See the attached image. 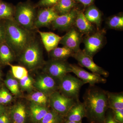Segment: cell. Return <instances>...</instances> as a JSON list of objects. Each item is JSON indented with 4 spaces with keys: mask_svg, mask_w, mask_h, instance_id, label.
Here are the masks:
<instances>
[{
    "mask_svg": "<svg viewBox=\"0 0 123 123\" xmlns=\"http://www.w3.org/2000/svg\"><path fill=\"white\" fill-rule=\"evenodd\" d=\"M86 117L90 123H104L108 109L106 92L98 87L90 86L83 97Z\"/></svg>",
    "mask_w": 123,
    "mask_h": 123,
    "instance_id": "1",
    "label": "cell"
},
{
    "mask_svg": "<svg viewBox=\"0 0 123 123\" xmlns=\"http://www.w3.org/2000/svg\"><path fill=\"white\" fill-rule=\"evenodd\" d=\"M5 27V42L18 56L34 39L32 31L25 29L14 20H4Z\"/></svg>",
    "mask_w": 123,
    "mask_h": 123,
    "instance_id": "2",
    "label": "cell"
},
{
    "mask_svg": "<svg viewBox=\"0 0 123 123\" xmlns=\"http://www.w3.org/2000/svg\"><path fill=\"white\" fill-rule=\"evenodd\" d=\"M18 56L20 62L29 70L35 69L45 63L42 46L35 38Z\"/></svg>",
    "mask_w": 123,
    "mask_h": 123,
    "instance_id": "3",
    "label": "cell"
},
{
    "mask_svg": "<svg viewBox=\"0 0 123 123\" xmlns=\"http://www.w3.org/2000/svg\"><path fill=\"white\" fill-rule=\"evenodd\" d=\"M37 13L35 8L28 3H20L15 8L14 20L28 30H34Z\"/></svg>",
    "mask_w": 123,
    "mask_h": 123,
    "instance_id": "4",
    "label": "cell"
},
{
    "mask_svg": "<svg viewBox=\"0 0 123 123\" xmlns=\"http://www.w3.org/2000/svg\"><path fill=\"white\" fill-rule=\"evenodd\" d=\"M84 85L80 79L68 73L59 82L58 91L65 97L78 100L80 90Z\"/></svg>",
    "mask_w": 123,
    "mask_h": 123,
    "instance_id": "5",
    "label": "cell"
},
{
    "mask_svg": "<svg viewBox=\"0 0 123 123\" xmlns=\"http://www.w3.org/2000/svg\"><path fill=\"white\" fill-rule=\"evenodd\" d=\"M70 64L67 61L51 59L45 62L43 70L44 73L59 82L68 74L72 73Z\"/></svg>",
    "mask_w": 123,
    "mask_h": 123,
    "instance_id": "6",
    "label": "cell"
},
{
    "mask_svg": "<svg viewBox=\"0 0 123 123\" xmlns=\"http://www.w3.org/2000/svg\"><path fill=\"white\" fill-rule=\"evenodd\" d=\"M105 33L104 30H98L92 34L86 35L82 40L85 45L83 50L93 58L103 47Z\"/></svg>",
    "mask_w": 123,
    "mask_h": 123,
    "instance_id": "7",
    "label": "cell"
},
{
    "mask_svg": "<svg viewBox=\"0 0 123 123\" xmlns=\"http://www.w3.org/2000/svg\"><path fill=\"white\" fill-rule=\"evenodd\" d=\"M49 106L60 115L65 117L71 108L78 100L64 96L58 91L49 96Z\"/></svg>",
    "mask_w": 123,
    "mask_h": 123,
    "instance_id": "8",
    "label": "cell"
},
{
    "mask_svg": "<svg viewBox=\"0 0 123 123\" xmlns=\"http://www.w3.org/2000/svg\"><path fill=\"white\" fill-rule=\"evenodd\" d=\"M72 57L76 60L78 63L82 67H85L90 70L92 73L107 77L109 73L94 63L93 57L87 55L84 50L80 49L75 52Z\"/></svg>",
    "mask_w": 123,
    "mask_h": 123,
    "instance_id": "9",
    "label": "cell"
},
{
    "mask_svg": "<svg viewBox=\"0 0 123 123\" xmlns=\"http://www.w3.org/2000/svg\"><path fill=\"white\" fill-rule=\"evenodd\" d=\"M82 35V34L73 26L67 31L66 34L62 37L60 43L75 53L80 49V46L83 40Z\"/></svg>",
    "mask_w": 123,
    "mask_h": 123,
    "instance_id": "10",
    "label": "cell"
},
{
    "mask_svg": "<svg viewBox=\"0 0 123 123\" xmlns=\"http://www.w3.org/2000/svg\"><path fill=\"white\" fill-rule=\"evenodd\" d=\"M72 72L83 82L85 84H88L94 86L97 84H105L107 80L101 75L93 73H90L75 64H70Z\"/></svg>",
    "mask_w": 123,
    "mask_h": 123,
    "instance_id": "11",
    "label": "cell"
},
{
    "mask_svg": "<svg viewBox=\"0 0 123 123\" xmlns=\"http://www.w3.org/2000/svg\"><path fill=\"white\" fill-rule=\"evenodd\" d=\"M34 86L39 91L49 96L58 91V84L51 77L44 73L40 75L34 83Z\"/></svg>",
    "mask_w": 123,
    "mask_h": 123,
    "instance_id": "12",
    "label": "cell"
},
{
    "mask_svg": "<svg viewBox=\"0 0 123 123\" xmlns=\"http://www.w3.org/2000/svg\"><path fill=\"white\" fill-rule=\"evenodd\" d=\"M58 15L54 7L41 9L37 13L34 24L35 29L49 26Z\"/></svg>",
    "mask_w": 123,
    "mask_h": 123,
    "instance_id": "13",
    "label": "cell"
},
{
    "mask_svg": "<svg viewBox=\"0 0 123 123\" xmlns=\"http://www.w3.org/2000/svg\"><path fill=\"white\" fill-rule=\"evenodd\" d=\"M77 10L73 9L69 12L59 15L51 25L55 30L68 31L74 26Z\"/></svg>",
    "mask_w": 123,
    "mask_h": 123,
    "instance_id": "14",
    "label": "cell"
},
{
    "mask_svg": "<svg viewBox=\"0 0 123 123\" xmlns=\"http://www.w3.org/2000/svg\"><path fill=\"white\" fill-rule=\"evenodd\" d=\"M42 43L46 51L49 53L57 47L62 37L51 32H44L37 30Z\"/></svg>",
    "mask_w": 123,
    "mask_h": 123,
    "instance_id": "15",
    "label": "cell"
},
{
    "mask_svg": "<svg viewBox=\"0 0 123 123\" xmlns=\"http://www.w3.org/2000/svg\"><path fill=\"white\" fill-rule=\"evenodd\" d=\"M74 25L82 34H90L96 31L93 25L86 18L84 13L78 10Z\"/></svg>",
    "mask_w": 123,
    "mask_h": 123,
    "instance_id": "16",
    "label": "cell"
},
{
    "mask_svg": "<svg viewBox=\"0 0 123 123\" xmlns=\"http://www.w3.org/2000/svg\"><path fill=\"white\" fill-rule=\"evenodd\" d=\"M86 117L84 104L78 99L71 108L65 118V121L81 122L83 118Z\"/></svg>",
    "mask_w": 123,
    "mask_h": 123,
    "instance_id": "17",
    "label": "cell"
},
{
    "mask_svg": "<svg viewBox=\"0 0 123 123\" xmlns=\"http://www.w3.org/2000/svg\"><path fill=\"white\" fill-rule=\"evenodd\" d=\"M9 115L12 123H26L27 110L24 104L18 103L12 107Z\"/></svg>",
    "mask_w": 123,
    "mask_h": 123,
    "instance_id": "18",
    "label": "cell"
},
{
    "mask_svg": "<svg viewBox=\"0 0 123 123\" xmlns=\"http://www.w3.org/2000/svg\"><path fill=\"white\" fill-rule=\"evenodd\" d=\"M50 110L48 107L31 102L27 111L31 121L33 123H38Z\"/></svg>",
    "mask_w": 123,
    "mask_h": 123,
    "instance_id": "19",
    "label": "cell"
},
{
    "mask_svg": "<svg viewBox=\"0 0 123 123\" xmlns=\"http://www.w3.org/2000/svg\"><path fill=\"white\" fill-rule=\"evenodd\" d=\"M86 18L92 24H95L98 30H99L102 21L101 12L94 5L88 7L84 13Z\"/></svg>",
    "mask_w": 123,
    "mask_h": 123,
    "instance_id": "20",
    "label": "cell"
},
{
    "mask_svg": "<svg viewBox=\"0 0 123 123\" xmlns=\"http://www.w3.org/2000/svg\"><path fill=\"white\" fill-rule=\"evenodd\" d=\"M108 108L111 110L123 109V93L106 91Z\"/></svg>",
    "mask_w": 123,
    "mask_h": 123,
    "instance_id": "21",
    "label": "cell"
},
{
    "mask_svg": "<svg viewBox=\"0 0 123 123\" xmlns=\"http://www.w3.org/2000/svg\"><path fill=\"white\" fill-rule=\"evenodd\" d=\"M15 53L5 42L0 44V64L7 65L15 59Z\"/></svg>",
    "mask_w": 123,
    "mask_h": 123,
    "instance_id": "22",
    "label": "cell"
},
{
    "mask_svg": "<svg viewBox=\"0 0 123 123\" xmlns=\"http://www.w3.org/2000/svg\"><path fill=\"white\" fill-rule=\"evenodd\" d=\"M49 53L51 59L67 61L69 57H72L74 52L69 49L63 46L62 47H57Z\"/></svg>",
    "mask_w": 123,
    "mask_h": 123,
    "instance_id": "23",
    "label": "cell"
},
{
    "mask_svg": "<svg viewBox=\"0 0 123 123\" xmlns=\"http://www.w3.org/2000/svg\"><path fill=\"white\" fill-rule=\"evenodd\" d=\"M76 5L74 0H60L54 7L59 15H61L70 12Z\"/></svg>",
    "mask_w": 123,
    "mask_h": 123,
    "instance_id": "24",
    "label": "cell"
},
{
    "mask_svg": "<svg viewBox=\"0 0 123 123\" xmlns=\"http://www.w3.org/2000/svg\"><path fill=\"white\" fill-rule=\"evenodd\" d=\"M65 121L64 117L51 109L38 123H64Z\"/></svg>",
    "mask_w": 123,
    "mask_h": 123,
    "instance_id": "25",
    "label": "cell"
},
{
    "mask_svg": "<svg viewBox=\"0 0 123 123\" xmlns=\"http://www.w3.org/2000/svg\"><path fill=\"white\" fill-rule=\"evenodd\" d=\"M27 98L31 102L44 106H49L48 96L40 91H36L31 94L28 95Z\"/></svg>",
    "mask_w": 123,
    "mask_h": 123,
    "instance_id": "26",
    "label": "cell"
},
{
    "mask_svg": "<svg viewBox=\"0 0 123 123\" xmlns=\"http://www.w3.org/2000/svg\"><path fill=\"white\" fill-rule=\"evenodd\" d=\"M15 9L11 5L2 1L0 7V20H14Z\"/></svg>",
    "mask_w": 123,
    "mask_h": 123,
    "instance_id": "27",
    "label": "cell"
},
{
    "mask_svg": "<svg viewBox=\"0 0 123 123\" xmlns=\"http://www.w3.org/2000/svg\"><path fill=\"white\" fill-rule=\"evenodd\" d=\"M106 24L110 29L122 30L123 29V16L119 14L111 16L107 19Z\"/></svg>",
    "mask_w": 123,
    "mask_h": 123,
    "instance_id": "28",
    "label": "cell"
},
{
    "mask_svg": "<svg viewBox=\"0 0 123 123\" xmlns=\"http://www.w3.org/2000/svg\"><path fill=\"white\" fill-rule=\"evenodd\" d=\"M8 65L10 66L12 74L15 79L21 80L29 75L27 69L24 66L13 65L11 63Z\"/></svg>",
    "mask_w": 123,
    "mask_h": 123,
    "instance_id": "29",
    "label": "cell"
},
{
    "mask_svg": "<svg viewBox=\"0 0 123 123\" xmlns=\"http://www.w3.org/2000/svg\"><path fill=\"white\" fill-rule=\"evenodd\" d=\"M19 85L23 90H31L33 88V80L29 75L23 79L19 80Z\"/></svg>",
    "mask_w": 123,
    "mask_h": 123,
    "instance_id": "30",
    "label": "cell"
},
{
    "mask_svg": "<svg viewBox=\"0 0 123 123\" xmlns=\"http://www.w3.org/2000/svg\"><path fill=\"white\" fill-rule=\"evenodd\" d=\"M60 0H40L37 4L38 7H54L59 2Z\"/></svg>",
    "mask_w": 123,
    "mask_h": 123,
    "instance_id": "31",
    "label": "cell"
},
{
    "mask_svg": "<svg viewBox=\"0 0 123 123\" xmlns=\"http://www.w3.org/2000/svg\"><path fill=\"white\" fill-rule=\"evenodd\" d=\"M111 110L115 119L119 123H123V109Z\"/></svg>",
    "mask_w": 123,
    "mask_h": 123,
    "instance_id": "32",
    "label": "cell"
},
{
    "mask_svg": "<svg viewBox=\"0 0 123 123\" xmlns=\"http://www.w3.org/2000/svg\"><path fill=\"white\" fill-rule=\"evenodd\" d=\"M6 31L4 20H0V44L5 42Z\"/></svg>",
    "mask_w": 123,
    "mask_h": 123,
    "instance_id": "33",
    "label": "cell"
},
{
    "mask_svg": "<svg viewBox=\"0 0 123 123\" xmlns=\"http://www.w3.org/2000/svg\"><path fill=\"white\" fill-rule=\"evenodd\" d=\"M11 76H9L5 81V82L8 89L11 93L14 94V89L13 78Z\"/></svg>",
    "mask_w": 123,
    "mask_h": 123,
    "instance_id": "34",
    "label": "cell"
},
{
    "mask_svg": "<svg viewBox=\"0 0 123 123\" xmlns=\"http://www.w3.org/2000/svg\"><path fill=\"white\" fill-rule=\"evenodd\" d=\"M104 123H120L116 121L114 118L113 114L112 113H108L106 115Z\"/></svg>",
    "mask_w": 123,
    "mask_h": 123,
    "instance_id": "35",
    "label": "cell"
},
{
    "mask_svg": "<svg viewBox=\"0 0 123 123\" xmlns=\"http://www.w3.org/2000/svg\"><path fill=\"white\" fill-rule=\"evenodd\" d=\"M11 123L9 115L5 114L0 115V123Z\"/></svg>",
    "mask_w": 123,
    "mask_h": 123,
    "instance_id": "36",
    "label": "cell"
},
{
    "mask_svg": "<svg viewBox=\"0 0 123 123\" xmlns=\"http://www.w3.org/2000/svg\"><path fill=\"white\" fill-rule=\"evenodd\" d=\"M13 81L14 94L15 95H18L20 94L19 90V83L15 78H13Z\"/></svg>",
    "mask_w": 123,
    "mask_h": 123,
    "instance_id": "37",
    "label": "cell"
},
{
    "mask_svg": "<svg viewBox=\"0 0 123 123\" xmlns=\"http://www.w3.org/2000/svg\"><path fill=\"white\" fill-rule=\"evenodd\" d=\"M3 96L6 99L8 103L12 99V97L10 93L5 89H2L1 90Z\"/></svg>",
    "mask_w": 123,
    "mask_h": 123,
    "instance_id": "38",
    "label": "cell"
},
{
    "mask_svg": "<svg viewBox=\"0 0 123 123\" xmlns=\"http://www.w3.org/2000/svg\"><path fill=\"white\" fill-rule=\"evenodd\" d=\"M75 2H78L81 3L84 6L85 8L89 7L93 4L94 0H74Z\"/></svg>",
    "mask_w": 123,
    "mask_h": 123,
    "instance_id": "39",
    "label": "cell"
},
{
    "mask_svg": "<svg viewBox=\"0 0 123 123\" xmlns=\"http://www.w3.org/2000/svg\"><path fill=\"white\" fill-rule=\"evenodd\" d=\"M6 99L4 98L2 94L1 91H0V104L8 103Z\"/></svg>",
    "mask_w": 123,
    "mask_h": 123,
    "instance_id": "40",
    "label": "cell"
},
{
    "mask_svg": "<svg viewBox=\"0 0 123 123\" xmlns=\"http://www.w3.org/2000/svg\"><path fill=\"white\" fill-rule=\"evenodd\" d=\"M5 113V109L3 106L0 104V115Z\"/></svg>",
    "mask_w": 123,
    "mask_h": 123,
    "instance_id": "41",
    "label": "cell"
},
{
    "mask_svg": "<svg viewBox=\"0 0 123 123\" xmlns=\"http://www.w3.org/2000/svg\"><path fill=\"white\" fill-rule=\"evenodd\" d=\"M64 123H82L81 122H74V121H66Z\"/></svg>",
    "mask_w": 123,
    "mask_h": 123,
    "instance_id": "42",
    "label": "cell"
},
{
    "mask_svg": "<svg viewBox=\"0 0 123 123\" xmlns=\"http://www.w3.org/2000/svg\"><path fill=\"white\" fill-rule=\"evenodd\" d=\"M2 1L1 0H0V7L1 5Z\"/></svg>",
    "mask_w": 123,
    "mask_h": 123,
    "instance_id": "43",
    "label": "cell"
},
{
    "mask_svg": "<svg viewBox=\"0 0 123 123\" xmlns=\"http://www.w3.org/2000/svg\"><path fill=\"white\" fill-rule=\"evenodd\" d=\"M1 76V71H0V77Z\"/></svg>",
    "mask_w": 123,
    "mask_h": 123,
    "instance_id": "44",
    "label": "cell"
}]
</instances>
